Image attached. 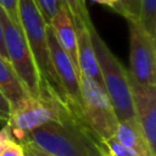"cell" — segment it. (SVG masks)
I'll list each match as a JSON object with an SVG mask.
<instances>
[{"mask_svg": "<svg viewBox=\"0 0 156 156\" xmlns=\"http://www.w3.org/2000/svg\"><path fill=\"white\" fill-rule=\"evenodd\" d=\"M20 143H29L51 156H110L105 144L68 106L58 121L38 127Z\"/></svg>", "mask_w": 156, "mask_h": 156, "instance_id": "6da1fadb", "label": "cell"}, {"mask_svg": "<svg viewBox=\"0 0 156 156\" xmlns=\"http://www.w3.org/2000/svg\"><path fill=\"white\" fill-rule=\"evenodd\" d=\"M88 29L98 60L102 85L112 102L118 121L135 122L136 118L133 110L128 71L110 50L95 26L93 24Z\"/></svg>", "mask_w": 156, "mask_h": 156, "instance_id": "7a4b0ae2", "label": "cell"}, {"mask_svg": "<svg viewBox=\"0 0 156 156\" xmlns=\"http://www.w3.org/2000/svg\"><path fill=\"white\" fill-rule=\"evenodd\" d=\"M0 20L2 23L4 43L7 60L10 61L27 93L33 98H41L44 91L51 87L44 84L40 77L21 24L12 22L1 7Z\"/></svg>", "mask_w": 156, "mask_h": 156, "instance_id": "3957f363", "label": "cell"}, {"mask_svg": "<svg viewBox=\"0 0 156 156\" xmlns=\"http://www.w3.org/2000/svg\"><path fill=\"white\" fill-rule=\"evenodd\" d=\"M18 17L21 28L29 45V49L32 51L33 58L35 61V65L44 84L50 85L62 98L58 80L54 72L50 57L48 41L49 24L41 16L33 0H18Z\"/></svg>", "mask_w": 156, "mask_h": 156, "instance_id": "277c9868", "label": "cell"}, {"mask_svg": "<svg viewBox=\"0 0 156 156\" xmlns=\"http://www.w3.org/2000/svg\"><path fill=\"white\" fill-rule=\"evenodd\" d=\"M67 104L61 95L51 88H48L41 98L28 96L11 111L6 124L10 127L12 136L21 141L28 133L38 127L58 121Z\"/></svg>", "mask_w": 156, "mask_h": 156, "instance_id": "5b68a950", "label": "cell"}, {"mask_svg": "<svg viewBox=\"0 0 156 156\" xmlns=\"http://www.w3.org/2000/svg\"><path fill=\"white\" fill-rule=\"evenodd\" d=\"M79 84L84 121L98 138L105 143L115 136L119 123L112 102L104 87L93 79L80 74Z\"/></svg>", "mask_w": 156, "mask_h": 156, "instance_id": "8992f818", "label": "cell"}, {"mask_svg": "<svg viewBox=\"0 0 156 156\" xmlns=\"http://www.w3.org/2000/svg\"><path fill=\"white\" fill-rule=\"evenodd\" d=\"M129 27V74L139 83L156 85V39L150 37L135 18H127Z\"/></svg>", "mask_w": 156, "mask_h": 156, "instance_id": "52a82bcc", "label": "cell"}, {"mask_svg": "<svg viewBox=\"0 0 156 156\" xmlns=\"http://www.w3.org/2000/svg\"><path fill=\"white\" fill-rule=\"evenodd\" d=\"M48 41L51 63L54 72L58 80L62 98L67 106L84 121L82 112V98H80V84H79V69L69 58L67 52L58 44L52 29L48 26Z\"/></svg>", "mask_w": 156, "mask_h": 156, "instance_id": "ba28073f", "label": "cell"}, {"mask_svg": "<svg viewBox=\"0 0 156 156\" xmlns=\"http://www.w3.org/2000/svg\"><path fill=\"white\" fill-rule=\"evenodd\" d=\"M128 76L135 118L151 150L156 152V85L141 84L129 72Z\"/></svg>", "mask_w": 156, "mask_h": 156, "instance_id": "9c48e42d", "label": "cell"}, {"mask_svg": "<svg viewBox=\"0 0 156 156\" xmlns=\"http://www.w3.org/2000/svg\"><path fill=\"white\" fill-rule=\"evenodd\" d=\"M73 24L77 38V62L79 73L102 85V79L95 51L91 44L89 29L87 24L80 20H73Z\"/></svg>", "mask_w": 156, "mask_h": 156, "instance_id": "30bf717a", "label": "cell"}, {"mask_svg": "<svg viewBox=\"0 0 156 156\" xmlns=\"http://www.w3.org/2000/svg\"><path fill=\"white\" fill-rule=\"evenodd\" d=\"M49 27L52 29L58 44L67 52L69 58L78 68L77 62V38L76 29L73 24V20L68 12V10L62 6L50 20Z\"/></svg>", "mask_w": 156, "mask_h": 156, "instance_id": "8fae6325", "label": "cell"}, {"mask_svg": "<svg viewBox=\"0 0 156 156\" xmlns=\"http://www.w3.org/2000/svg\"><path fill=\"white\" fill-rule=\"evenodd\" d=\"M115 138L127 149H129L135 156H156V152L151 150L136 121L119 122Z\"/></svg>", "mask_w": 156, "mask_h": 156, "instance_id": "7c38bea8", "label": "cell"}, {"mask_svg": "<svg viewBox=\"0 0 156 156\" xmlns=\"http://www.w3.org/2000/svg\"><path fill=\"white\" fill-rule=\"evenodd\" d=\"M0 90L11 102L12 108L29 96L10 61L0 54Z\"/></svg>", "mask_w": 156, "mask_h": 156, "instance_id": "4fadbf2b", "label": "cell"}, {"mask_svg": "<svg viewBox=\"0 0 156 156\" xmlns=\"http://www.w3.org/2000/svg\"><path fill=\"white\" fill-rule=\"evenodd\" d=\"M140 27L156 39V0H136V17Z\"/></svg>", "mask_w": 156, "mask_h": 156, "instance_id": "5bb4252c", "label": "cell"}, {"mask_svg": "<svg viewBox=\"0 0 156 156\" xmlns=\"http://www.w3.org/2000/svg\"><path fill=\"white\" fill-rule=\"evenodd\" d=\"M61 2L68 10L72 20L83 21L88 28L93 26V21L90 20V15L87 9L85 0H61Z\"/></svg>", "mask_w": 156, "mask_h": 156, "instance_id": "9a60e30c", "label": "cell"}, {"mask_svg": "<svg viewBox=\"0 0 156 156\" xmlns=\"http://www.w3.org/2000/svg\"><path fill=\"white\" fill-rule=\"evenodd\" d=\"M33 1L48 24L50 20L54 17V15L63 6L61 0H33Z\"/></svg>", "mask_w": 156, "mask_h": 156, "instance_id": "2e32d148", "label": "cell"}, {"mask_svg": "<svg viewBox=\"0 0 156 156\" xmlns=\"http://www.w3.org/2000/svg\"><path fill=\"white\" fill-rule=\"evenodd\" d=\"M24 147L13 136L5 140L0 149V156H24Z\"/></svg>", "mask_w": 156, "mask_h": 156, "instance_id": "e0dca14e", "label": "cell"}, {"mask_svg": "<svg viewBox=\"0 0 156 156\" xmlns=\"http://www.w3.org/2000/svg\"><path fill=\"white\" fill-rule=\"evenodd\" d=\"M116 12L127 18L136 17V0H117V5L115 9Z\"/></svg>", "mask_w": 156, "mask_h": 156, "instance_id": "ac0fdd59", "label": "cell"}, {"mask_svg": "<svg viewBox=\"0 0 156 156\" xmlns=\"http://www.w3.org/2000/svg\"><path fill=\"white\" fill-rule=\"evenodd\" d=\"M0 7L6 12L12 22L20 24L18 17V0H0Z\"/></svg>", "mask_w": 156, "mask_h": 156, "instance_id": "d6986e66", "label": "cell"}, {"mask_svg": "<svg viewBox=\"0 0 156 156\" xmlns=\"http://www.w3.org/2000/svg\"><path fill=\"white\" fill-rule=\"evenodd\" d=\"M11 111H12L11 102L5 96V94L0 90V121L6 123L11 116Z\"/></svg>", "mask_w": 156, "mask_h": 156, "instance_id": "ffe728a7", "label": "cell"}, {"mask_svg": "<svg viewBox=\"0 0 156 156\" xmlns=\"http://www.w3.org/2000/svg\"><path fill=\"white\" fill-rule=\"evenodd\" d=\"M21 144L23 145L24 150H26L29 155H32V156H51V155H49V154H46V152H44V151L39 150L38 147H35V146L30 145L29 143H21Z\"/></svg>", "mask_w": 156, "mask_h": 156, "instance_id": "44dd1931", "label": "cell"}, {"mask_svg": "<svg viewBox=\"0 0 156 156\" xmlns=\"http://www.w3.org/2000/svg\"><path fill=\"white\" fill-rule=\"evenodd\" d=\"M11 136H12L11 129H10V127L6 124L4 128H1V129H0V149H1L2 144L5 143V140H6V139H9V138H11Z\"/></svg>", "mask_w": 156, "mask_h": 156, "instance_id": "7402d4cb", "label": "cell"}, {"mask_svg": "<svg viewBox=\"0 0 156 156\" xmlns=\"http://www.w3.org/2000/svg\"><path fill=\"white\" fill-rule=\"evenodd\" d=\"M0 54L7 58L6 56V50H5V43H4V32H2V23L0 20Z\"/></svg>", "mask_w": 156, "mask_h": 156, "instance_id": "603a6c76", "label": "cell"}, {"mask_svg": "<svg viewBox=\"0 0 156 156\" xmlns=\"http://www.w3.org/2000/svg\"><path fill=\"white\" fill-rule=\"evenodd\" d=\"M93 2H98V4H101V5H105V6H108L111 9H116V5H117V0H90Z\"/></svg>", "mask_w": 156, "mask_h": 156, "instance_id": "cb8c5ba5", "label": "cell"}, {"mask_svg": "<svg viewBox=\"0 0 156 156\" xmlns=\"http://www.w3.org/2000/svg\"><path fill=\"white\" fill-rule=\"evenodd\" d=\"M24 152H26V155H24V156H32V155H29V154H28V152H27L26 150H24Z\"/></svg>", "mask_w": 156, "mask_h": 156, "instance_id": "d4e9b609", "label": "cell"}]
</instances>
